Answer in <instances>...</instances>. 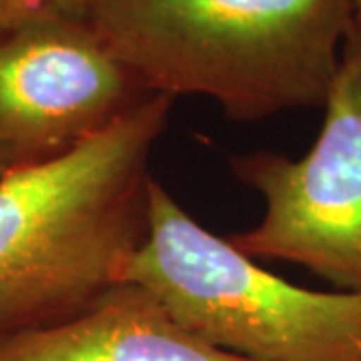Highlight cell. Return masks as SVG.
<instances>
[{
  "label": "cell",
  "mask_w": 361,
  "mask_h": 361,
  "mask_svg": "<svg viewBox=\"0 0 361 361\" xmlns=\"http://www.w3.org/2000/svg\"><path fill=\"white\" fill-rule=\"evenodd\" d=\"M173 99L151 94L68 155L0 179V341L65 323L118 283L149 231V161Z\"/></svg>",
  "instance_id": "1"
},
{
  "label": "cell",
  "mask_w": 361,
  "mask_h": 361,
  "mask_svg": "<svg viewBox=\"0 0 361 361\" xmlns=\"http://www.w3.org/2000/svg\"><path fill=\"white\" fill-rule=\"evenodd\" d=\"M89 25L153 94H201L235 121L323 106L349 0H92Z\"/></svg>",
  "instance_id": "2"
},
{
  "label": "cell",
  "mask_w": 361,
  "mask_h": 361,
  "mask_svg": "<svg viewBox=\"0 0 361 361\" xmlns=\"http://www.w3.org/2000/svg\"><path fill=\"white\" fill-rule=\"evenodd\" d=\"M205 343L251 361H361V293L287 283L149 183V231L118 269Z\"/></svg>",
  "instance_id": "3"
},
{
  "label": "cell",
  "mask_w": 361,
  "mask_h": 361,
  "mask_svg": "<svg viewBox=\"0 0 361 361\" xmlns=\"http://www.w3.org/2000/svg\"><path fill=\"white\" fill-rule=\"evenodd\" d=\"M323 106L322 133L305 157L257 151L229 161L263 197L265 215L227 241L247 257L297 263L361 293V40L353 30Z\"/></svg>",
  "instance_id": "4"
},
{
  "label": "cell",
  "mask_w": 361,
  "mask_h": 361,
  "mask_svg": "<svg viewBox=\"0 0 361 361\" xmlns=\"http://www.w3.org/2000/svg\"><path fill=\"white\" fill-rule=\"evenodd\" d=\"M151 94L87 18L14 30L0 39V155L8 169L68 155Z\"/></svg>",
  "instance_id": "5"
},
{
  "label": "cell",
  "mask_w": 361,
  "mask_h": 361,
  "mask_svg": "<svg viewBox=\"0 0 361 361\" xmlns=\"http://www.w3.org/2000/svg\"><path fill=\"white\" fill-rule=\"evenodd\" d=\"M0 361H251L187 331L149 289L115 283L59 325L0 341Z\"/></svg>",
  "instance_id": "6"
},
{
  "label": "cell",
  "mask_w": 361,
  "mask_h": 361,
  "mask_svg": "<svg viewBox=\"0 0 361 361\" xmlns=\"http://www.w3.org/2000/svg\"><path fill=\"white\" fill-rule=\"evenodd\" d=\"M92 0H0V39L28 25L56 18H87Z\"/></svg>",
  "instance_id": "7"
},
{
  "label": "cell",
  "mask_w": 361,
  "mask_h": 361,
  "mask_svg": "<svg viewBox=\"0 0 361 361\" xmlns=\"http://www.w3.org/2000/svg\"><path fill=\"white\" fill-rule=\"evenodd\" d=\"M351 13H353V32L361 40V0H349Z\"/></svg>",
  "instance_id": "8"
},
{
  "label": "cell",
  "mask_w": 361,
  "mask_h": 361,
  "mask_svg": "<svg viewBox=\"0 0 361 361\" xmlns=\"http://www.w3.org/2000/svg\"><path fill=\"white\" fill-rule=\"evenodd\" d=\"M6 171H11V169H8L6 161H4V159H2V155H0V179L4 177V173H6Z\"/></svg>",
  "instance_id": "9"
}]
</instances>
